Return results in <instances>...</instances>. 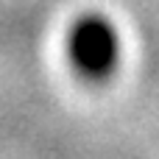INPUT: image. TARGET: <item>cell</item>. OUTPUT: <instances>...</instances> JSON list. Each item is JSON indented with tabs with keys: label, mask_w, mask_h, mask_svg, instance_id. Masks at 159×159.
I'll return each mask as SVG.
<instances>
[{
	"label": "cell",
	"mask_w": 159,
	"mask_h": 159,
	"mask_svg": "<svg viewBox=\"0 0 159 159\" xmlns=\"http://www.w3.org/2000/svg\"><path fill=\"white\" fill-rule=\"evenodd\" d=\"M67 59L78 75L106 81L120 64V36L101 14H84L67 34Z\"/></svg>",
	"instance_id": "1"
}]
</instances>
